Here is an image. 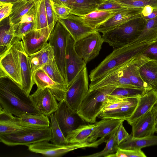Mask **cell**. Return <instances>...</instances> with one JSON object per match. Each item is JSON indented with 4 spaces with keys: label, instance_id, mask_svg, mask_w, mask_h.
I'll return each instance as SVG.
<instances>
[{
    "label": "cell",
    "instance_id": "d4e9b609",
    "mask_svg": "<svg viewBox=\"0 0 157 157\" xmlns=\"http://www.w3.org/2000/svg\"><path fill=\"white\" fill-rule=\"evenodd\" d=\"M29 57L33 73L55 59L52 47L48 43Z\"/></svg>",
    "mask_w": 157,
    "mask_h": 157
},
{
    "label": "cell",
    "instance_id": "7402d4cb",
    "mask_svg": "<svg viewBox=\"0 0 157 157\" xmlns=\"http://www.w3.org/2000/svg\"><path fill=\"white\" fill-rule=\"evenodd\" d=\"M157 104V91L151 90L138 98L136 109L132 114L125 120L131 125L140 117L151 111Z\"/></svg>",
    "mask_w": 157,
    "mask_h": 157
},
{
    "label": "cell",
    "instance_id": "44dd1931",
    "mask_svg": "<svg viewBox=\"0 0 157 157\" xmlns=\"http://www.w3.org/2000/svg\"><path fill=\"white\" fill-rule=\"evenodd\" d=\"M156 124L155 114L151 110L140 117L131 125V135L134 138H140L154 135Z\"/></svg>",
    "mask_w": 157,
    "mask_h": 157
},
{
    "label": "cell",
    "instance_id": "6f0895ef",
    "mask_svg": "<svg viewBox=\"0 0 157 157\" xmlns=\"http://www.w3.org/2000/svg\"><path fill=\"white\" fill-rule=\"evenodd\" d=\"M18 0H0V2L11 3L13 4L18 1Z\"/></svg>",
    "mask_w": 157,
    "mask_h": 157
},
{
    "label": "cell",
    "instance_id": "8d00e7d4",
    "mask_svg": "<svg viewBox=\"0 0 157 157\" xmlns=\"http://www.w3.org/2000/svg\"><path fill=\"white\" fill-rule=\"evenodd\" d=\"M147 91L144 89L139 88L117 87L113 91L109 97L118 98L139 97Z\"/></svg>",
    "mask_w": 157,
    "mask_h": 157
},
{
    "label": "cell",
    "instance_id": "e0dca14e",
    "mask_svg": "<svg viewBox=\"0 0 157 157\" xmlns=\"http://www.w3.org/2000/svg\"><path fill=\"white\" fill-rule=\"evenodd\" d=\"M149 60H150L141 54L131 60L123 67L124 71L133 85L147 91L152 89L141 78L140 69L142 65Z\"/></svg>",
    "mask_w": 157,
    "mask_h": 157
},
{
    "label": "cell",
    "instance_id": "52a82bcc",
    "mask_svg": "<svg viewBox=\"0 0 157 157\" xmlns=\"http://www.w3.org/2000/svg\"><path fill=\"white\" fill-rule=\"evenodd\" d=\"M88 77L87 68L85 66L68 87L66 92L64 100L75 113H77L89 90Z\"/></svg>",
    "mask_w": 157,
    "mask_h": 157
},
{
    "label": "cell",
    "instance_id": "5bb4252c",
    "mask_svg": "<svg viewBox=\"0 0 157 157\" xmlns=\"http://www.w3.org/2000/svg\"><path fill=\"white\" fill-rule=\"evenodd\" d=\"M143 9L126 8L121 10L94 29L99 33H105L129 20L141 16Z\"/></svg>",
    "mask_w": 157,
    "mask_h": 157
},
{
    "label": "cell",
    "instance_id": "30bf717a",
    "mask_svg": "<svg viewBox=\"0 0 157 157\" xmlns=\"http://www.w3.org/2000/svg\"><path fill=\"white\" fill-rule=\"evenodd\" d=\"M104 42L99 33L95 31L75 41L74 47L77 54L87 63L98 55Z\"/></svg>",
    "mask_w": 157,
    "mask_h": 157
},
{
    "label": "cell",
    "instance_id": "ffe728a7",
    "mask_svg": "<svg viewBox=\"0 0 157 157\" xmlns=\"http://www.w3.org/2000/svg\"><path fill=\"white\" fill-rule=\"evenodd\" d=\"M0 58V76L8 77L21 87V72L11 47Z\"/></svg>",
    "mask_w": 157,
    "mask_h": 157
},
{
    "label": "cell",
    "instance_id": "f1b7e54d",
    "mask_svg": "<svg viewBox=\"0 0 157 157\" xmlns=\"http://www.w3.org/2000/svg\"><path fill=\"white\" fill-rule=\"evenodd\" d=\"M106 0H70L71 3V13L79 16H85L97 10Z\"/></svg>",
    "mask_w": 157,
    "mask_h": 157
},
{
    "label": "cell",
    "instance_id": "680465c9",
    "mask_svg": "<svg viewBox=\"0 0 157 157\" xmlns=\"http://www.w3.org/2000/svg\"><path fill=\"white\" fill-rule=\"evenodd\" d=\"M155 132H157V123L155 124Z\"/></svg>",
    "mask_w": 157,
    "mask_h": 157
},
{
    "label": "cell",
    "instance_id": "f6af8a7d",
    "mask_svg": "<svg viewBox=\"0 0 157 157\" xmlns=\"http://www.w3.org/2000/svg\"><path fill=\"white\" fill-rule=\"evenodd\" d=\"M25 127H27L18 125L8 120L0 121V134L11 133Z\"/></svg>",
    "mask_w": 157,
    "mask_h": 157
},
{
    "label": "cell",
    "instance_id": "9a60e30c",
    "mask_svg": "<svg viewBox=\"0 0 157 157\" xmlns=\"http://www.w3.org/2000/svg\"><path fill=\"white\" fill-rule=\"evenodd\" d=\"M123 67L109 75L91 82L88 91L108 86H114L118 87L138 88L132 83L129 78L124 71Z\"/></svg>",
    "mask_w": 157,
    "mask_h": 157
},
{
    "label": "cell",
    "instance_id": "484cf974",
    "mask_svg": "<svg viewBox=\"0 0 157 157\" xmlns=\"http://www.w3.org/2000/svg\"><path fill=\"white\" fill-rule=\"evenodd\" d=\"M13 121L17 125L23 127L47 128L50 126L48 117L43 114H24L14 116Z\"/></svg>",
    "mask_w": 157,
    "mask_h": 157
},
{
    "label": "cell",
    "instance_id": "db71d44e",
    "mask_svg": "<svg viewBox=\"0 0 157 157\" xmlns=\"http://www.w3.org/2000/svg\"><path fill=\"white\" fill-rule=\"evenodd\" d=\"M154 9L151 6H145L143 9L142 12V16L143 17H146L151 13Z\"/></svg>",
    "mask_w": 157,
    "mask_h": 157
},
{
    "label": "cell",
    "instance_id": "7a4b0ae2",
    "mask_svg": "<svg viewBox=\"0 0 157 157\" xmlns=\"http://www.w3.org/2000/svg\"><path fill=\"white\" fill-rule=\"evenodd\" d=\"M154 41L130 44L113 51L90 72L89 77L93 81L115 71L140 55Z\"/></svg>",
    "mask_w": 157,
    "mask_h": 157
},
{
    "label": "cell",
    "instance_id": "11a10c76",
    "mask_svg": "<svg viewBox=\"0 0 157 157\" xmlns=\"http://www.w3.org/2000/svg\"><path fill=\"white\" fill-rule=\"evenodd\" d=\"M142 16L147 21L155 18L157 16V9H154L151 13L147 16Z\"/></svg>",
    "mask_w": 157,
    "mask_h": 157
},
{
    "label": "cell",
    "instance_id": "816d5d0a",
    "mask_svg": "<svg viewBox=\"0 0 157 157\" xmlns=\"http://www.w3.org/2000/svg\"><path fill=\"white\" fill-rule=\"evenodd\" d=\"M34 8L33 10L24 15L22 17L20 23L25 22H33Z\"/></svg>",
    "mask_w": 157,
    "mask_h": 157
},
{
    "label": "cell",
    "instance_id": "277c9868",
    "mask_svg": "<svg viewBox=\"0 0 157 157\" xmlns=\"http://www.w3.org/2000/svg\"><path fill=\"white\" fill-rule=\"evenodd\" d=\"M118 87L108 86L88 91L77 113L86 122L94 124L103 104L111 94Z\"/></svg>",
    "mask_w": 157,
    "mask_h": 157
},
{
    "label": "cell",
    "instance_id": "d590c367",
    "mask_svg": "<svg viewBox=\"0 0 157 157\" xmlns=\"http://www.w3.org/2000/svg\"><path fill=\"white\" fill-rule=\"evenodd\" d=\"M49 117L52 135L50 141L53 144L58 145H66L69 144L59 125L54 113H52Z\"/></svg>",
    "mask_w": 157,
    "mask_h": 157
},
{
    "label": "cell",
    "instance_id": "4316f807",
    "mask_svg": "<svg viewBox=\"0 0 157 157\" xmlns=\"http://www.w3.org/2000/svg\"><path fill=\"white\" fill-rule=\"evenodd\" d=\"M139 97L135 98L131 102L120 108L101 112L98 117L101 119L112 118L125 120L130 117L134 112L137 104Z\"/></svg>",
    "mask_w": 157,
    "mask_h": 157
},
{
    "label": "cell",
    "instance_id": "f546056e",
    "mask_svg": "<svg viewBox=\"0 0 157 157\" xmlns=\"http://www.w3.org/2000/svg\"><path fill=\"white\" fill-rule=\"evenodd\" d=\"M95 127V123L83 124L71 131L66 136L69 144L82 143L86 142Z\"/></svg>",
    "mask_w": 157,
    "mask_h": 157
},
{
    "label": "cell",
    "instance_id": "b9f144b4",
    "mask_svg": "<svg viewBox=\"0 0 157 157\" xmlns=\"http://www.w3.org/2000/svg\"><path fill=\"white\" fill-rule=\"evenodd\" d=\"M146 157L141 149H125L117 147L115 153L110 154L106 157Z\"/></svg>",
    "mask_w": 157,
    "mask_h": 157
},
{
    "label": "cell",
    "instance_id": "bcb514c9",
    "mask_svg": "<svg viewBox=\"0 0 157 157\" xmlns=\"http://www.w3.org/2000/svg\"><path fill=\"white\" fill-rule=\"evenodd\" d=\"M114 0H106L100 4L97 10H119L126 8Z\"/></svg>",
    "mask_w": 157,
    "mask_h": 157
},
{
    "label": "cell",
    "instance_id": "ba28073f",
    "mask_svg": "<svg viewBox=\"0 0 157 157\" xmlns=\"http://www.w3.org/2000/svg\"><path fill=\"white\" fill-rule=\"evenodd\" d=\"M69 34L68 31L58 21L51 31L48 39V43L52 47L58 68L66 83L65 56L67 39Z\"/></svg>",
    "mask_w": 157,
    "mask_h": 157
},
{
    "label": "cell",
    "instance_id": "4dcf8cb0",
    "mask_svg": "<svg viewBox=\"0 0 157 157\" xmlns=\"http://www.w3.org/2000/svg\"><path fill=\"white\" fill-rule=\"evenodd\" d=\"M140 73L144 81L157 91V61L150 60L142 65Z\"/></svg>",
    "mask_w": 157,
    "mask_h": 157
},
{
    "label": "cell",
    "instance_id": "74e56055",
    "mask_svg": "<svg viewBox=\"0 0 157 157\" xmlns=\"http://www.w3.org/2000/svg\"><path fill=\"white\" fill-rule=\"evenodd\" d=\"M117 129L109 136V138L106 141V146L102 151L92 154L82 156V157H106L108 155L116 152L118 146L116 140V136Z\"/></svg>",
    "mask_w": 157,
    "mask_h": 157
},
{
    "label": "cell",
    "instance_id": "8992f818",
    "mask_svg": "<svg viewBox=\"0 0 157 157\" xmlns=\"http://www.w3.org/2000/svg\"><path fill=\"white\" fill-rule=\"evenodd\" d=\"M104 137L91 143L69 144L66 145H58L50 144L47 141H43L30 144L27 146L32 152L40 154L48 157H58L74 150L87 147H97L105 141Z\"/></svg>",
    "mask_w": 157,
    "mask_h": 157
},
{
    "label": "cell",
    "instance_id": "f5cc1de1",
    "mask_svg": "<svg viewBox=\"0 0 157 157\" xmlns=\"http://www.w3.org/2000/svg\"><path fill=\"white\" fill-rule=\"evenodd\" d=\"M52 1L56 4L66 6L71 9L72 5L70 0H52Z\"/></svg>",
    "mask_w": 157,
    "mask_h": 157
},
{
    "label": "cell",
    "instance_id": "7dc6e473",
    "mask_svg": "<svg viewBox=\"0 0 157 157\" xmlns=\"http://www.w3.org/2000/svg\"><path fill=\"white\" fill-rule=\"evenodd\" d=\"M141 54L150 60L157 61V40L154 41Z\"/></svg>",
    "mask_w": 157,
    "mask_h": 157
},
{
    "label": "cell",
    "instance_id": "91938a15",
    "mask_svg": "<svg viewBox=\"0 0 157 157\" xmlns=\"http://www.w3.org/2000/svg\"><path fill=\"white\" fill-rule=\"evenodd\" d=\"M33 0V1H36V0Z\"/></svg>",
    "mask_w": 157,
    "mask_h": 157
},
{
    "label": "cell",
    "instance_id": "3957f363",
    "mask_svg": "<svg viewBox=\"0 0 157 157\" xmlns=\"http://www.w3.org/2000/svg\"><path fill=\"white\" fill-rule=\"evenodd\" d=\"M147 22L142 16L129 20L103 33L102 37L104 42L114 49L128 45L138 37Z\"/></svg>",
    "mask_w": 157,
    "mask_h": 157
},
{
    "label": "cell",
    "instance_id": "c3c4849f",
    "mask_svg": "<svg viewBox=\"0 0 157 157\" xmlns=\"http://www.w3.org/2000/svg\"><path fill=\"white\" fill-rule=\"evenodd\" d=\"M53 9L59 19L66 18L71 13V9L65 6L59 5L52 2Z\"/></svg>",
    "mask_w": 157,
    "mask_h": 157
},
{
    "label": "cell",
    "instance_id": "4fadbf2b",
    "mask_svg": "<svg viewBox=\"0 0 157 157\" xmlns=\"http://www.w3.org/2000/svg\"><path fill=\"white\" fill-rule=\"evenodd\" d=\"M30 96L37 110L44 115L49 117L58 108V101L48 88H37L36 91Z\"/></svg>",
    "mask_w": 157,
    "mask_h": 157
},
{
    "label": "cell",
    "instance_id": "e575fe53",
    "mask_svg": "<svg viewBox=\"0 0 157 157\" xmlns=\"http://www.w3.org/2000/svg\"><path fill=\"white\" fill-rule=\"evenodd\" d=\"M157 40V16L147 21L145 27L140 36L130 44L148 43Z\"/></svg>",
    "mask_w": 157,
    "mask_h": 157
},
{
    "label": "cell",
    "instance_id": "603a6c76",
    "mask_svg": "<svg viewBox=\"0 0 157 157\" xmlns=\"http://www.w3.org/2000/svg\"><path fill=\"white\" fill-rule=\"evenodd\" d=\"M125 120L112 118L103 119L95 123V127L86 142L91 143L99 137H105L117 129L120 124Z\"/></svg>",
    "mask_w": 157,
    "mask_h": 157
},
{
    "label": "cell",
    "instance_id": "7bdbcfd3",
    "mask_svg": "<svg viewBox=\"0 0 157 157\" xmlns=\"http://www.w3.org/2000/svg\"><path fill=\"white\" fill-rule=\"evenodd\" d=\"M46 13L48 28L52 31L59 18L56 15L52 6V0H44Z\"/></svg>",
    "mask_w": 157,
    "mask_h": 157
},
{
    "label": "cell",
    "instance_id": "cb8c5ba5",
    "mask_svg": "<svg viewBox=\"0 0 157 157\" xmlns=\"http://www.w3.org/2000/svg\"><path fill=\"white\" fill-rule=\"evenodd\" d=\"M15 25L10 24L9 17L0 21V56L5 54L14 42Z\"/></svg>",
    "mask_w": 157,
    "mask_h": 157
},
{
    "label": "cell",
    "instance_id": "8fae6325",
    "mask_svg": "<svg viewBox=\"0 0 157 157\" xmlns=\"http://www.w3.org/2000/svg\"><path fill=\"white\" fill-rule=\"evenodd\" d=\"M75 41L69 33L67 39L65 56V68L67 88L87 63L77 53Z\"/></svg>",
    "mask_w": 157,
    "mask_h": 157
},
{
    "label": "cell",
    "instance_id": "836d02e7",
    "mask_svg": "<svg viewBox=\"0 0 157 157\" xmlns=\"http://www.w3.org/2000/svg\"><path fill=\"white\" fill-rule=\"evenodd\" d=\"M33 23L34 30L51 31L48 25L44 0L35 1Z\"/></svg>",
    "mask_w": 157,
    "mask_h": 157
},
{
    "label": "cell",
    "instance_id": "681fc988",
    "mask_svg": "<svg viewBox=\"0 0 157 157\" xmlns=\"http://www.w3.org/2000/svg\"><path fill=\"white\" fill-rule=\"evenodd\" d=\"M123 122L121 123L117 130L116 140L118 146L126 141L130 136V135L129 134L124 128L123 125Z\"/></svg>",
    "mask_w": 157,
    "mask_h": 157
},
{
    "label": "cell",
    "instance_id": "60d3db41",
    "mask_svg": "<svg viewBox=\"0 0 157 157\" xmlns=\"http://www.w3.org/2000/svg\"><path fill=\"white\" fill-rule=\"evenodd\" d=\"M126 8H143L146 6H151L157 9V0H114Z\"/></svg>",
    "mask_w": 157,
    "mask_h": 157
},
{
    "label": "cell",
    "instance_id": "7c38bea8",
    "mask_svg": "<svg viewBox=\"0 0 157 157\" xmlns=\"http://www.w3.org/2000/svg\"><path fill=\"white\" fill-rule=\"evenodd\" d=\"M59 125L66 137L71 131L85 122L77 113H75L63 99L59 101L58 108L54 113Z\"/></svg>",
    "mask_w": 157,
    "mask_h": 157
},
{
    "label": "cell",
    "instance_id": "f35d334b",
    "mask_svg": "<svg viewBox=\"0 0 157 157\" xmlns=\"http://www.w3.org/2000/svg\"><path fill=\"white\" fill-rule=\"evenodd\" d=\"M41 68L53 80L67 87V84L61 74L55 59Z\"/></svg>",
    "mask_w": 157,
    "mask_h": 157
},
{
    "label": "cell",
    "instance_id": "9c48e42d",
    "mask_svg": "<svg viewBox=\"0 0 157 157\" xmlns=\"http://www.w3.org/2000/svg\"><path fill=\"white\" fill-rule=\"evenodd\" d=\"M11 48L20 68L22 80L21 88L29 95L35 83L29 56L25 50L22 41H14Z\"/></svg>",
    "mask_w": 157,
    "mask_h": 157
},
{
    "label": "cell",
    "instance_id": "83f0119b",
    "mask_svg": "<svg viewBox=\"0 0 157 157\" xmlns=\"http://www.w3.org/2000/svg\"><path fill=\"white\" fill-rule=\"evenodd\" d=\"M35 1L19 0L13 4L9 17L10 24L15 25L19 24L22 17L34 9Z\"/></svg>",
    "mask_w": 157,
    "mask_h": 157
},
{
    "label": "cell",
    "instance_id": "ab89813d",
    "mask_svg": "<svg viewBox=\"0 0 157 157\" xmlns=\"http://www.w3.org/2000/svg\"><path fill=\"white\" fill-rule=\"evenodd\" d=\"M136 97L118 98L109 97L105 102L101 112H104L120 108L131 102Z\"/></svg>",
    "mask_w": 157,
    "mask_h": 157
},
{
    "label": "cell",
    "instance_id": "2e32d148",
    "mask_svg": "<svg viewBox=\"0 0 157 157\" xmlns=\"http://www.w3.org/2000/svg\"><path fill=\"white\" fill-rule=\"evenodd\" d=\"M33 78L37 88H49L58 101L64 99L67 87L53 80L41 68L33 73Z\"/></svg>",
    "mask_w": 157,
    "mask_h": 157
},
{
    "label": "cell",
    "instance_id": "9f6ffc18",
    "mask_svg": "<svg viewBox=\"0 0 157 157\" xmlns=\"http://www.w3.org/2000/svg\"><path fill=\"white\" fill-rule=\"evenodd\" d=\"M152 110L155 116L156 123H157V104L154 106Z\"/></svg>",
    "mask_w": 157,
    "mask_h": 157
},
{
    "label": "cell",
    "instance_id": "5b68a950",
    "mask_svg": "<svg viewBox=\"0 0 157 157\" xmlns=\"http://www.w3.org/2000/svg\"><path fill=\"white\" fill-rule=\"evenodd\" d=\"M52 137L50 126L44 128L27 127L11 133L0 134V141L9 146H28L41 141H49Z\"/></svg>",
    "mask_w": 157,
    "mask_h": 157
},
{
    "label": "cell",
    "instance_id": "6da1fadb",
    "mask_svg": "<svg viewBox=\"0 0 157 157\" xmlns=\"http://www.w3.org/2000/svg\"><path fill=\"white\" fill-rule=\"evenodd\" d=\"M0 104L7 113L19 117L24 114L39 115L30 95L8 77L0 76Z\"/></svg>",
    "mask_w": 157,
    "mask_h": 157
},
{
    "label": "cell",
    "instance_id": "d6a6232c",
    "mask_svg": "<svg viewBox=\"0 0 157 157\" xmlns=\"http://www.w3.org/2000/svg\"><path fill=\"white\" fill-rule=\"evenodd\" d=\"M157 145V136L154 135L140 138H134L131 135L126 141L119 145L117 147L125 149H141Z\"/></svg>",
    "mask_w": 157,
    "mask_h": 157
},
{
    "label": "cell",
    "instance_id": "d6986e66",
    "mask_svg": "<svg viewBox=\"0 0 157 157\" xmlns=\"http://www.w3.org/2000/svg\"><path fill=\"white\" fill-rule=\"evenodd\" d=\"M76 41L87 35L96 31L86 25L81 17L71 13L66 18L58 20Z\"/></svg>",
    "mask_w": 157,
    "mask_h": 157
},
{
    "label": "cell",
    "instance_id": "1f68e13d",
    "mask_svg": "<svg viewBox=\"0 0 157 157\" xmlns=\"http://www.w3.org/2000/svg\"><path fill=\"white\" fill-rule=\"evenodd\" d=\"M119 10H96L81 17L86 25L94 29L107 20Z\"/></svg>",
    "mask_w": 157,
    "mask_h": 157
},
{
    "label": "cell",
    "instance_id": "ac0fdd59",
    "mask_svg": "<svg viewBox=\"0 0 157 157\" xmlns=\"http://www.w3.org/2000/svg\"><path fill=\"white\" fill-rule=\"evenodd\" d=\"M51 32L33 30L24 36L21 40L26 54L29 56L42 48L48 43Z\"/></svg>",
    "mask_w": 157,
    "mask_h": 157
},
{
    "label": "cell",
    "instance_id": "ee69618b",
    "mask_svg": "<svg viewBox=\"0 0 157 157\" xmlns=\"http://www.w3.org/2000/svg\"><path fill=\"white\" fill-rule=\"evenodd\" d=\"M15 26L16 28L15 37L20 40L24 36L34 30L33 22H21Z\"/></svg>",
    "mask_w": 157,
    "mask_h": 157
},
{
    "label": "cell",
    "instance_id": "f907efd6",
    "mask_svg": "<svg viewBox=\"0 0 157 157\" xmlns=\"http://www.w3.org/2000/svg\"><path fill=\"white\" fill-rule=\"evenodd\" d=\"M13 4L2 3L0 4V21L8 17L12 10Z\"/></svg>",
    "mask_w": 157,
    "mask_h": 157
}]
</instances>
